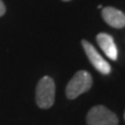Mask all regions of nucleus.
Here are the masks:
<instances>
[{
	"label": "nucleus",
	"instance_id": "8",
	"mask_svg": "<svg viewBox=\"0 0 125 125\" xmlns=\"http://www.w3.org/2000/svg\"><path fill=\"white\" fill-rule=\"evenodd\" d=\"M62 1H71V0H62Z\"/></svg>",
	"mask_w": 125,
	"mask_h": 125
},
{
	"label": "nucleus",
	"instance_id": "4",
	"mask_svg": "<svg viewBox=\"0 0 125 125\" xmlns=\"http://www.w3.org/2000/svg\"><path fill=\"white\" fill-rule=\"evenodd\" d=\"M81 44H82V48L85 50V53L87 56L88 60L90 62V64L93 65L96 71H98L101 74H104V75H107L111 72L110 64L100 54L97 49L90 42H88L87 40H82Z\"/></svg>",
	"mask_w": 125,
	"mask_h": 125
},
{
	"label": "nucleus",
	"instance_id": "9",
	"mask_svg": "<svg viewBox=\"0 0 125 125\" xmlns=\"http://www.w3.org/2000/svg\"><path fill=\"white\" fill-rule=\"evenodd\" d=\"M124 119H125V112H124Z\"/></svg>",
	"mask_w": 125,
	"mask_h": 125
},
{
	"label": "nucleus",
	"instance_id": "6",
	"mask_svg": "<svg viewBox=\"0 0 125 125\" xmlns=\"http://www.w3.org/2000/svg\"><path fill=\"white\" fill-rule=\"evenodd\" d=\"M96 41L102 51L107 54V57L111 60H117L118 58V50H117L116 43L111 35L107 32H100L96 35Z\"/></svg>",
	"mask_w": 125,
	"mask_h": 125
},
{
	"label": "nucleus",
	"instance_id": "3",
	"mask_svg": "<svg viewBox=\"0 0 125 125\" xmlns=\"http://www.w3.org/2000/svg\"><path fill=\"white\" fill-rule=\"evenodd\" d=\"M86 122L88 125H118V117L104 105H95L88 111Z\"/></svg>",
	"mask_w": 125,
	"mask_h": 125
},
{
	"label": "nucleus",
	"instance_id": "5",
	"mask_svg": "<svg viewBox=\"0 0 125 125\" xmlns=\"http://www.w3.org/2000/svg\"><path fill=\"white\" fill-rule=\"evenodd\" d=\"M102 18L104 22L112 28L121 29L125 27V14L115 7H104L102 9Z\"/></svg>",
	"mask_w": 125,
	"mask_h": 125
},
{
	"label": "nucleus",
	"instance_id": "1",
	"mask_svg": "<svg viewBox=\"0 0 125 125\" xmlns=\"http://www.w3.org/2000/svg\"><path fill=\"white\" fill-rule=\"evenodd\" d=\"M56 85L51 76H43L36 86L35 100L37 107L41 109H50L54 103Z\"/></svg>",
	"mask_w": 125,
	"mask_h": 125
},
{
	"label": "nucleus",
	"instance_id": "2",
	"mask_svg": "<svg viewBox=\"0 0 125 125\" xmlns=\"http://www.w3.org/2000/svg\"><path fill=\"white\" fill-rule=\"evenodd\" d=\"M93 86V78L87 71H78L66 86V97L74 100L83 93L88 92Z\"/></svg>",
	"mask_w": 125,
	"mask_h": 125
},
{
	"label": "nucleus",
	"instance_id": "7",
	"mask_svg": "<svg viewBox=\"0 0 125 125\" xmlns=\"http://www.w3.org/2000/svg\"><path fill=\"white\" fill-rule=\"evenodd\" d=\"M5 13H6V6H5V4L2 2V0H0V18H1L2 15H5Z\"/></svg>",
	"mask_w": 125,
	"mask_h": 125
}]
</instances>
